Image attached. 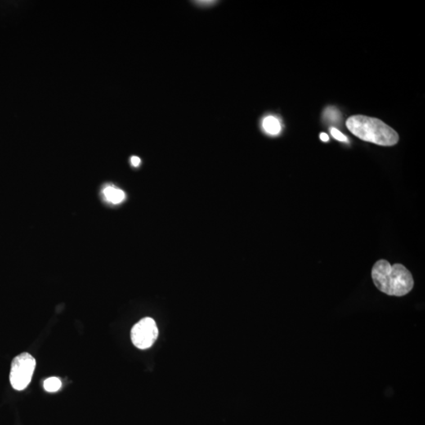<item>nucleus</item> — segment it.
Returning <instances> with one entry per match:
<instances>
[{
  "instance_id": "1",
  "label": "nucleus",
  "mask_w": 425,
  "mask_h": 425,
  "mask_svg": "<svg viewBox=\"0 0 425 425\" xmlns=\"http://www.w3.org/2000/svg\"><path fill=\"white\" fill-rule=\"evenodd\" d=\"M373 283L382 293L387 296H405L414 285L413 276L402 264L391 265L386 260H380L372 269Z\"/></svg>"
},
{
  "instance_id": "10",
  "label": "nucleus",
  "mask_w": 425,
  "mask_h": 425,
  "mask_svg": "<svg viewBox=\"0 0 425 425\" xmlns=\"http://www.w3.org/2000/svg\"><path fill=\"white\" fill-rule=\"evenodd\" d=\"M140 158L137 156H132V158H131V163H132V166L134 167H138V166H140Z\"/></svg>"
},
{
  "instance_id": "12",
  "label": "nucleus",
  "mask_w": 425,
  "mask_h": 425,
  "mask_svg": "<svg viewBox=\"0 0 425 425\" xmlns=\"http://www.w3.org/2000/svg\"><path fill=\"white\" fill-rule=\"evenodd\" d=\"M320 138L322 141L327 142L329 140V137H328V135L326 133H324V132H323V133H320Z\"/></svg>"
},
{
  "instance_id": "8",
  "label": "nucleus",
  "mask_w": 425,
  "mask_h": 425,
  "mask_svg": "<svg viewBox=\"0 0 425 425\" xmlns=\"http://www.w3.org/2000/svg\"><path fill=\"white\" fill-rule=\"evenodd\" d=\"M324 117L330 122H337L340 119V113L336 108L328 107L324 111Z\"/></svg>"
},
{
  "instance_id": "6",
  "label": "nucleus",
  "mask_w": 425,
  "mask_h": 425,
  "mask_svg": "<svg viewBox=\"0 0 425 425\" xmlns=\"http://www.w3.org/2000/svg\"><path fill=\"white\" fill-rule=\"evenodd\" d=\"M262 127L266 133L276 136L281 131V125L279 120L274 116H268L264 118Z\"/></svg>"
},
{
  "instance_id": "5",
  "label": "nucleus",
  "mask_w": 425,
  "mask_h": 425,
  "mask_svg": "<svg viewBox=\"0 0 425 425\" xmlns=\"http://www.w3.org/2000/svg\"><path fill=\"white\" fill-rule=\"evenodd\" d=\"M103 194L106 199L113 204H119L126 198V193L123 191L110 185L104 188Z\"/></svg>"
},
{
  "instance_id": "11",
  "label": "nucleus",
  "mask_w": 425,
  "mask_h": 425,
  "mask_svg": "<svg viewBox=\"0 0 425 425\" xmlns=\"http://www.w3.org/2000/svg\"><path fill=\"white\" fill-rule=\"evenodd\" d=\"M194 2L197 4L200 5V6H210V5H212L216 2L212 1V0H209V1H195Z\"/></svg>"
},
{
  "instance_id": "3",
  "label": "nucleus",
  "mask_w": 425,
  "mask_h": 425,
  "mask_svg": "<svg viewBox=\"0 0 425 425\" xmlns=\"http://www.w3.org/2000/svg\"><path fill=\"white\" fill-rule=\"evenodd\" d=\"M36 359L30 354L21 353L13 359L10 372V382L16 391H23L30 383L36 368Z\"/></svg>"
},
{
  "instance_id": "7",
  "label": "nucleus",
  "mask_w": 425,
  "mask_h": 425,
  "mask_svg": "<svg viewBox=\"0 0 425 425\" xmlns=\"http://www.w3.org/2000/svg\"><path fill=\"white\" fill-rule=\"evenodd\" d=\"M43 387L47 392H56L61 388L62 382L58 377H50L43 382Z\"/></svg>"
},
{
  "instance_id": "2",
  "label": "nucleus",
  "mask_w": 425,
  "mask_h": 425,
  "mask_svg": "<svg viewBox=\"0 0 425 425\" xmlns=\"http://www.w3.org/2000/svg\"><path fill=\"white\" fill-rule=\"evenodd\" d=\"M346 127L351 133L364 141L381 146H394L399 142V134L377 118L354 115L346 121Z\"/></svg>"
},
{
  "instance_id": "4",
  "label": "nucleus",
  "mask_w": 425,
  "mask_h": 425,
  "mask_svg": "<svg viewBox=\"0 0 425 425\" xmlns=\"http://www.w3.org/2000/svg\"><path fill=\"white\" fill-rule=\"evenodd\" d=\"M158 329L154 319L143 318L132 327L131 340L134 346L141 350L150 348L158 338Z\"/></svg>"
},
{
  "instance_id": "9",
  "label": "nucleus",
  "mask_w": 425,
  "mask_h": 425,
  "mask_svg": "<svg viewBox=\"0 0 425 425\" xmlns=\"http://www.w3.org/2000/svg\"><path fill=\"white\" fill-rule=\"evenodd\" d=\"M331 134L336 140L339 141L347 142V138L338 129H336V128H331Z\"/></svg>"
}]
</instances>
